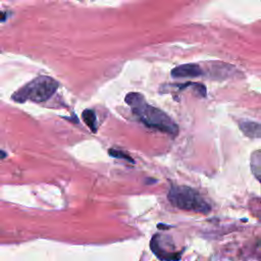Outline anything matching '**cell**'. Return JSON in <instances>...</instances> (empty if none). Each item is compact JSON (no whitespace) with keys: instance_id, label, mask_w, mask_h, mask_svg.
<instances>
[{"instance_id":"6da1fadb","label":"cell","mask_w":261,"mask_h":261,"mask_svg":"<svg viewBox=\"0 0 261 261\" xmlns=\"http://www.w3.org/2000/svg\"><path fill=\"white\" fill-rule=\"evenodd\" d=\"M125 102L133 112L148 127H153L166 134L175 136L178 133L177 124L162 110L148 104L140 93H128Z\"/></svg>"},{"instance_id":"7a4b0ae2","label":"cell","mask_w":261,"mask_h":261,"mask_svg":"<svg viewBox=\"0 0 261 261\" xmlns=\"http://www.w3.org/2000/svg\"><path fill=\"white\" fill-rule=\"evenodd\" d=\"M57 88L58 83L54 79L47 75H40L17 90L12 95V99L19 103L28 100L40 103L51 98Z\"/></svg>"},{"instance_id":"3957f363","label":"cell","mask_w":261,"mask_h":261,"mask_svg":"<svg viewBox=\"0 0 261 261\" xmlns=\"http://www.w3.org/2000/svg\"><path fill=\"white\" fill-rule=\"evenodd\" d=\"M167 198L170 204L178 209L204 214L211 210L210 205L204 200V198L196 190L187 186L172 185L168 191Z\"/></svg>"},{"instance_id":"277c9868","label":"cell","mask_w":261,"mask_h":261,"mask_svg":"<svg viewBox=\"0 0 261 261\" xmlns=\"http://www.w3.org/2000/svg\"><path fill=\"white\" fill-rule=\"evenodd\" d=\"M165 237L166 236L155 234L152 238L151 249L153 253L163 261H178V259L180 258V254L169 250V248H171L172 242L169 243V245H167Z\"/></svg>"},{"instance_id":"5b68a950","label":"cell","mask_w":261,"mask_h":261,"mask_svg":"<svg viewBox=\"0 0 261 261\" xmlns=\"http://www.w3.org/2000/svg\"><path fill=\"white\" fill-rule=\"evenodd\" d=\"M203 69L199 64L196 63H187L175 66L171 71L170 74L172 77H197L202 75Z\"/></svg>"},{"instance_id":"8992f818","label":"cell","mask_w":261,"mask_h":261,"mask_svg":"<svg viewBox=\"0 0 261 261\" xmlns=\"http://www.w3.org/2000/svg\"><path fill=\"white\" fill-rule=\"evenodd\" d=\"M240 129L250 138H260L261 130H260V124L256 121L251 120H243L239 123Z\"/></svg>"},{"instance_id":"52a82bcc","label":"cell","mask_w":261,"mask_h":261,"mask_svg":"<svg viewBox=\"0 0 261 261\" xmlns=\"http://www.w3.org/2000/svg\"><path fill=\"white\" fill-rule=\"evenodd\" d=\"M251 169L253 174L259 180L261 174V152L260 150L255 151L251 156Z\"/></svg>"},{"instance_id":"ba28073f","label":"cell","mask_w":261,"mask_h":261,"mask_svg":"<svg viewBox=\"0 0 261 261\" xmlns=\"http://www.w3.org/2000/svg\"><path fill=\"white\" fill-rule=\"evenodd\" d=\"M83 119L85 123L88 125L89 128L92 129L93 133H96L97 130V117L95 112L92 109H86L83 111Z\"/></svg>"},{"instance_id":"9c48e42d","label":"cell","mask_w":261,"mask_h":261,"mask_svg":"<svg viewBox=\"0 0 261 261\" xmlns=\"http://www.w3.org/2000/svg\"><path fill=\"white\" fill-rule=\"evenodd\" d=\"M109 154H110V156H112V157H115V158H121V159H125V160H127V161H129V162H133V163H134V160H133V158H132L130 156H128L127 154H125L124 152H122V151H119V150H115V149H110V150H109Z\"/></svg>"},{"instance_id":"30bf717a","label":"cell","mask_w":261,"mask_h":261,"mask_svg":"<svg viewBox=\"0 0 261 261\" xmlns=\"http://www.w3.org/2000/svg\"><path fill=\"white\" fill-rule=\"evenodd\" d=\"M6 18H7V14H6V12H4V11H1V10H0V22L4 21Z\"/></svg>"}]
</instances>
